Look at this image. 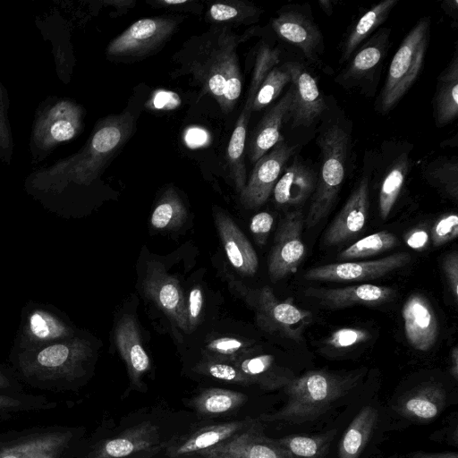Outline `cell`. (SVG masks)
<instances>
[{
    "label": "cell",
    "mask_w": 458,
    "mask_h": 458,
    "mask_svg": "<svg viewBox=\"0 0 458 458\" xmlns=\"http://www.w3.org/2000/svg\"><path fill=\"white\" fill-rule=\"evenodd\" d=\"M239 44V37L230 27L213 25L190 38L174 56L181 72L190 74L203 94L216 101L224 114L233 109L242 94Z\"/></svg>",
    "instance_id": "1"
},
{
    "label": "cell",
    "mask_w": 458,
    "mask_h": 458,
    "mask_svg": "<svg viewBox=\"0 0 458 458\" xmlns=\"http://www.w3.org/2000/svg\"><path fill=\"white\" fill-rule=\"evenodd\" d=\"M357 376L311 370L293 378L284 386L287 402L276 412L262 414L259 420L301 423L325 413L353 387Z\"/></svg>",
    "instance_id": "2"
},
{
    "label": "cell",
    "mask_w": 458,
    "mask_h": 458,
    "mask_svg": "<svg viewBox=\"0 0 458 458\" xmlns=\"http://www.w3.org/2000/svg\"><path fill=\"white\" fill-rule=\"evenodd\" d=\"M93 354L92 342L78 332L71 338L11 357L29 380L56 383L83 377Z\"/></svg>",
    "instance_id": "3"
},
{
    "label": "cell",
    "mask_w": 458,
    "mask_h": 458,
    "mask_svg": "<svg viewBox=\"0 0 458 458\" xmlns=\"http://www.w3.org/2000/svg\"><path fill=\"white\" fill-rule=\"evenodd\" d=\"M320 174L305 225L310 228L324 219L332 208L344 180L348 135L338 124L328 127L319 139Z\"/></svg>",
    "instance_id": "4"
},
{
    "label": "cell",
    "mask_w": 458,
    "mask_h": 458,
    "mask_svg": "<svg viewBox=\"0 0 458 458\" xmlns=\"http://www.w3.org/2000/svg\"><path fill=\"white\" fill-rule=\"evenodd\" d=\"M430 19L421 18L406 35L394 55L380 96V108L392 109L417 80L428 47Z\"/></svg>",
    "instance_id": "5"
},
{
    "label": "cell",
    "mask_w": 458,
    "mask_h": 458,
    "mask_svg": "<svg viewBox=\"0 0 458 458\" xmlns=\"http://www.w3.org/2000/svg\"><path fill=\"white\" fill-rule=\"evenodd\" d=\"M77 333L69 318L59 309L30 301L21 310L11 355L71 338Z\"/></svg>",
    "instance_id": "6"
},
{
    "label": "cell",
    "mask_w": 458,
    "mask_h": 458,
    "mask_svg": "<svg viewBox=\"0 0 458 458\" xmlns=\"http://www.w3.org/2000/svg\"><path fill=\"white\" fill-rule=\"evenodd\" d=\"M178 27V20L150 17L136 21L108 45L107 55L114 59L148 56L162 48Z\"/></svg>",
    "instance_id": "7"
},
{
    "label": "cell",
    "mask_w": 458,
    "mask_h": 458,
    "mask_svg": "<svg viewBox=\"0 0 458 458\" xmlns=\"http://www.w3.org/2000/svg\"><path fill=\"white\" fill-rule=\"evenodd\" d=\"M256 307L257 324L262 330L294 342L302 341L312 320L310 310L298 308L292 299L279 301L269 286L260 289Z\"/></svg>",
    "instance_id": "8"
},
{
    "label": "cell",
    "mask_w": 458,
    "mask_h": 458,
    "mask_svg": "<svg viewBox=\"0 0 458 458\" xmlns=\"http://www.w3.org/2000/svg\"><path fill=\"white\" fill-rule=\"evenodd\" d=\"M135 127V120L129 111L106 118L93 134L83 164L81 181L90 182L111 157L125 144Z\"/></svg>",
    "instance_id": "9"
},
{
    "label": "cell",
    "mask_w": 458,
    "mask_h": 458,
    "mask_svg": "<svg viewBox=\"0 0 458 458\" xmlns=\"http://www.w3.org/2000/svg\"><path fill=\"white\" fill-rule=\"evenodd\" d=\"M411 259V256L403 251L374 260L336 262L312 267L304 273L303 277L309 281L322 282L375 279L404 267Z\"/></svg>",
    "instance_id": "10"
},
{
    "label": "cell",
    "mask_w": 458,
    "mask_h": 458,
    "mask_svg": "<svg viewBox=\"0 0 458 458\" xmlns=\"http://www.w3.org/2000/svg\"><path fill=\"white\" fill-rule=\"evenodd\" d=\"M305 219L301 210L286 214L277 228L268 258V274L273 281L294 272L305 255L302 228Z\"/></svg>",
    "instance_id": "11"
},
{
    "label": "cell",
    "mask_w": 458,
    "mask_h": 458,
    "mask_svg": "<svg viewBox=\"0 0 458 458\" xmlns=\"http://www.w3.org/2000/svg\"><path fill=\"white\" fill-rule=\"evenodd\" d=\"M294 148L283 140L256 161L245 187L240 192L241 202L245 208H256L267 200Z\"/></svg>",
    "instance_id": "12"
},
{
    "label": "cell",
    "mask_w": 458,
    "mask_h": 458,
    "mask_svg": "<svg viewBox=\"0 0 458 458\" xmlns=\"http://www.w3.org/2000/svg\"><path fill=\"white\" fill-rule=\"evenodd\" d=\"M145 294L182 330L189 332L186 299L179 281L158 262H149L142 281Z\"/></svg>",
    "instance_id": "13"
},
{
    "label": "cell",
    "mask_w": 458,
    "mask_h": 458,
    "mask_svg": "<svg viewBox=\"0 0 458 458\" xmlns=\"http://www.w3.org/2000/svg\"><path fill=\"white\" fill-rule=\"evenodd\" d=\"M196 454L203 458H289L274 439L264 435L258 420H252L248 428L227 440Z\"/></svg>",
    "instance_id": "14"
},
{
    "label": "cell",
    "mask_w": 458,
    "mask_h": 458,
    "mask_svg": "<svg viewBox=\"0 0 458 458\" xmlns=\"http://www.w3.org/2000/svg\"><path fill=\"white\" fill-rule=\"evenodd\" d=\"M165 445L161 443L158 428L144 421L98 445L93 458H149Z\"/></svg>",
    "instance_id": "15"
},
{
    "label": "cell",
    "mask_w": 458,
    "mask_h": 458,
    "mask_svg": "<svg viewBox=\"0 0 458 458\" xmlns=\"http://www.w3.org/2000/svg\"><path fill=\"white\" fill-rule=\"evenodd\" d=\"M293 91L290 115L293 126H309L325 111L327 106L315 78L297 62H287Z\"/></svg>",
    "instance_id": "16"
},
{
    "label": "cell",
    "mask_w": 458,
    "mask_h": 458,
    "mask_svg": "<svg viewBox=\"0 0 458 458\" xmlns=\"http://www.w3.org/2000/svg\"><path fill=\"white\" fill-rule=\"evenodd\" d=\"M369 206V182L365 177L325 232L324 243L327 246L339 244L360 233L367 222Z\"/></svg>",
    "instance_id": "17"
},
{
    "label": "cell",
    "mask_w": 458,
    "mask_h": 458,
    "mask_svg": "<svg viewBox=\"0 0 458 458\" xmlns=\"http://www.w3.org/2000/svg\"><path fill=\"white\" fill-rule=\"evenodd\" d=\"M402 316L408 343L418 351L431 349L438 336V321L428 299L411 294L403 306Z\"/></svg>",
    "instance_id": "18"
},
{
    "label": "cell",
    "mask_w": 458,
    "mask_h": 458,
    "mask_svg": "<svg viewBox=\"0 0 458 458\" xmlns=\"http://www.w3.org/2000/svg\"><path fill=\"white\" fill-rule=\"evenodd\" d=\"M304 294L330 308H344L382 304L394 297L395 290L388 286L363 284L341 288L310 287L304 290Z\"/></svg>",
    "instance_id": "19"
},
{
    "label": "cell",
    "mask_w": 458,
    "mask_h": 458,
    "mask_svg": "<svg viewBox=\"0 0 458 458\" xmlns=\"http://www.w3.org/2000/svg\"><path fill=\"white\" fill-rule=\"evenodd\" d=\"M251 421L252 419L247 418L242 420L228 421L199 428L191 434L171 440L166 445L165 454L169 458L194 455L244 430Z\"/></svg>",
    "instance_id": "20"
},
{
    "label": "cell",
    "mask_w": 458,
    "mask_h": 458,
    "mask_svg": "<svg viewBox=\"0 0 458 458\" xmlns=\"http://www.w3.org/2000/svg\"><path fill=\"white\" fill-rule=\"evenodd\" d=\"M215 223L232 267L243 276H253L259 267L255 250L235 222L223 210L215 211Z\"/></svg>",
    "instance_id": "21"
},
{
    "label": "cell",
    "mask_w": 458,
    "mask_h": 458,
    "mask_svg": "<svg viewBox=\"0 0 458 458\" xmlns=\"http://www.w3.org/2000/svg\"><path fill=\"white\" fill-rule=\"evenodd\" d=\"M114 342L125 361L131 386L140 388L141 378L149 369L150 360L140 335L138 325L131 315H124L114 330Z\"/></svg>",
    "instance_id": "22"
},
{
    "label": "cell",
    "mask_w": 458,
    "mask_h": 458,
    "mask_svg": "<svg viewBox=\"0 0 458 458\" xmlns=\"http://www.w3.org/2000/svg\"><path fill=\"white\" fill-rule=\"evenodd\" d=\"M293 98V88L265 114L250 141L249 155L251 162L258 161L276 143L283 140L281 128L290 114Z\"/></svg>",
    "instance_id": "23"
},
{
    "label": "cell",
    "mask_w": 458,
    "mask_h": 458,
    "mask_svg": "<svg viewBox=\"0 0 458 458\" xmlns=\"http://www.w3.org/2000/svg\"><path fill=\"white\" fill-rule=\"evenodd\" d=\"M271 24L281 38L299 47L308 59L315 61L322 37L311 21L301 13L288 12L274 18Z\"/></svg>",
    "instance_id": "24"
},
{
    "label": "cell",
    "mask_w": 458,
    "mask_h": 458,
    "mask_svg": "<svg viewBox=\"0 0 458 458\" xmlns=\"http://www.w3.org/2000/svg\"><path fill=\"white\" fill-rule=\"evenodd\" d=\"M317 180V174L309 165L295 159L273 189L275 201L280 206L302 204L314 191Z\"/></svg>",
    "instance_id": "25"
},
{
    "label": "cell",
    "mask_w": 458,
    "mask_h": 458,
    "mask_svg": "<svg viewBox=\"0 0 458 458\" xmlns=\"http://www.w3.org/2000/svg\"><path fill=\"white\" fill-rule=\"evenodd\" d=\"M445 401V392L440 386L428 384L403 395L398 403L397 411L410 420L427 422L440 413Z\"/></svg>",
    "instance_id": "26"
},
{
    "label": "cell",
    "mask_w": 458,
    "mask_h": 458,
    "mask_svg": "<svg viewBox=\"0 0 458 458\" xmlns=\"http://www.w3.org/2000/svg\"><path fill=\"white\" fill-rule=\"evenodd\" d=\"M252 384L273 390L285 386L293 379L288 370L279 367L271 354L249 355L233 363Z\"/></svg>",
    "instance_id": "27"
},
{
    "label": "cell",
    "mask_w": 458,
    "mask_h": 458,
    "mask_svg": "<svg viewBox=\"0 0 458 458\" xmlns=\"http://www.w3.org/2000/svg\"><path fill=\"white\" fill-rule=\"evenodd\" d=\"M436 123L441 127L454 121L458 114V57L455 55L438 77L434 99Z\"/></svg>",
    "instance_id": "28"
},
{
    "label": "cell",
    "mask_w": 458,
    "mask_h": 458,
    "mask_svg": "<svg viewBox=\"0 0 458 458\" xmlns=\"http://www.w3.org/2000/svg\"><path fill=\"white\" fill-rule=\"evenodd\" d=\"M388 37V31L384 29L363 45L346 67L342 80L357 81L372 73L387 51Z\"/></svg>",
    "instance_id": "29"
},
{
    "label": "cell",
    "mask_w": 458,
    "mask_h": 458,
    "mask_svg": "<svg viewBox=\"0 0 458 458\" xmlns=\"http://www.w3.org/2000/svg\"><path fill=\"white\" fill-rule=\"evenodd\" d=\"M70 436L48 433L37 436L0 452V458H58Z\"/></svg>",
    "instance_id": "30"
},
{
    "label": "cell",
    "mask_w": 458,
    "mask_h": 458,
    "mask_svg": "<svg viewBox=\"0 0 458 458\" xmlns=\"http://www.w3.org/2000/svg\"><path fill=\"white\" fill-rule=\"evenodd\" d=\"M377 419V411L372 406L360 411L344 434L339 458H359L372 434Z\"/></svg>",
    "instance_id": "31"
},
{
    "label": "cell",
    "mask_w": 458,
    "mask_h": 458,
    "mask_svg": "<svg viewBox=\"0 0 458 458\" xmlns=\"http://www.w3.org/2000/svg\"><path fill=\"white\" fill-rule=\"evenodd\" d=\"M247 401V396L237 391L223 388H207L191 401V407L203 417H217L232 412Z\"/></svg>",
    "instance_id": "32"
},
{
    "label": "cell",
    "mask_w": 458,
    "mask_h": 458,
    "mask_svg": "<svg viewBox=\"0 0 458 458\" xmlns=\"http://www.w3.org/2000/svg\"><path fill=\"white\" fill-rule=\"evenodd\" d=\"M251 112V108L243 106L242 113L237 118L227 147V161L230 174L239 193L243 190L247 182L244 150L247 127Z\"/></svg>",
    "instance_id": "33"
},
{
    "label": "cell",
    "mask_w": 458,
    "mask_h": 458,
    "mask_svg": "<svg viewBox=\"0 0 458 458\" xmlns=\"http://www.w3.org/2000/svg\"><path fill=\"white\" fill-rule=\"evenodd\" d=\"M397 0H385L373 5L356 22L348 34L342 49L341 61H346L357 47L388 17Z\"/></svg>",
    "instance_id": "34"
},
{
    "label": "cell",
    "mask_w": 458,
    "mask_h": 458,
    "mask_svg": "<svg viewBox=\"0 0 458 458\" xmlns=\"http://www.w3.org/2000/svg\"><path fill=\"white\" fill-rule=\"evenodd\" d=\"M257 6L235 0L219 1L213 3L208 12L207 18L214 25L237 26L256 21L260 15Z\"/></svg>",
    "instance_id": "35"
},
{
    "label": "cell",
    "mask_w": 458,
    "mask_h": 458,
    "mask_svg": "<svg viewBox=\"0 0 458 458\" xmlns=\"http://www.w3.org/2000/svg\"><path fill=\"white\" fill-rule=\"evenodd\" d=\"M409 168V157L403 153L394 161L384 177L378 195V211L382 219L388 217L394 206Z\"/></svg>",
    "instance_id": "36"
},
{
    "label": "cell",
    "mask_w": 458,
    "mask_h": 458,
    "mask_svg": "<svg viewBox=\"0 0 458 458\" xmlns=\"http://www.w3.org/2000/svg\"><path fill=\"white\" fill-rule=\"evenodd\" d=\"M187 218L184 204L173 188H168L155 207L150 224L157 230H173L182 226Z\"/></svg>",
    "instance_id": "37"
},
{
    "label": "cell",
    "mask_w": 458,
    "mask_h": 458,
    "mask_svg": "<svg viewBox=\"0 0 458 458\" xmlns=\"http://www.w3.org/2000/svg\"><path fill=\"white\" fill-rule=\"evenodd\" d=\"M398 244L399 241L394 233L388 231H380L369 234L344 249L338 254L337 259L352 260L371 257L391 250Z\"/></svg>",
    "instance_id": "38"
},
{
    "label": "cell",
    "mask_w": 458,
    "mask_h": 458,
    "mask_svg": "<svg viewBox=\"0 0 458 458\" xmlns=\"http://www.w3.org/2000/svg\"><path fill=\"white\" fill-rule=\"evenodd\" d=\"M255 348L249 342L230 336L210 340L203 349V358L234 363L250 355Z\"/></svg>",
    "instance_id": "39"
},
{
    "label": "cell",
    "mask_w": 458,
    "mask_h": 458,
    "mask_svg": "<svg viewBox=\"0 0 458 458\" xmlns=\"http://www.w3.org/2000/svg\"><path fill=\"white\" fill-rule=\"evenodd\" d=\"M274 440L289 458H322L327 445L324 437L288 436Z\"/></svg>",
    "instance_id": "40"
},
{
    "label": "cell",
    "mask_w": 458,
    "mask_h": 458,
    "mask_svg": "<svg viewBox=\"0 0 458 458\" xmlns=\"http://www.w3.org/2000/svg\"><path fill=\"white\" fill-rule=\"evenodd\" d=\"M280 50L262 44L258 49L245 106H250L256 93L267 73L279 63Z\"/></svg>",
    "instance_id": "41"
},
{
    "label": "cell",
    "mask_w": 458,
    "mask_h": 458,
    "mask_svg": "<svg viewBox=\"0 0 458 458\" xmlns=\"http://www.w3.org/2000/svg\"><path fill=\"white\" fill-rule=\"evenodd\" d=\"M290 81L291 77L284 64L275 66L259 86L253 100L252 111H259L267 106Z\"/></svg>",
    "instance_id": "42"
},
{
    "label": "cell",
    "mask_w": 458,
    "mask_h": 458,
    "mask_svg": "<svg viewBox=\"0 0 458 458\" xmlns=\"http://www.w3.org/2000/svg\"><path fill=\"white\" fill-rule=\"evenodd\" d=\"M428 179L449 195L457 199L458 197V163L455 158H438L432 162L428 169Z\"/></svg>",
    "instance_id": "43"
},
{
    "label": "cell",
    "mask_w": 458,
    "mask_h": 458,
    "mask_svg": "<svg viewBox=\"0 0 458 458\" xmlns=\"http://www.w3.org/2000/svg\"><path fill=\"white\" fill-rule=\"evenodd\" d=\"M193 370L198 374L228 383L246 386L253 385L250 379L231 362L203 358L195 365Z\"/></svg>",
    "instance_id": "44"
},
{
    "label": "cell",
    "mask_w": 458,
    "mask_h": 458,
    "mask_svg": "<svg viewBox=\"0 0 458 458\" xmlns=\"http://www.w3.org/2000/svg\"><path fill=\"white\" fill-rule=\"evenodd\" d=\"M369 338L367 330L355 327H343L334 331L326 340V344L340 350L358 345Z\"/></svg>",
    "instance_id": "45"
},
{
    "label": "cell",
    "mask_w": 458,
    "mask_h": 458,
    "mask_svg": "<svg viewBox=\"0 0 458 458\" xmlns=\"http://www.w3.org/2000/svg\"><path fill=\"white\" fill-rule=\"evenodd\" d=\"M458 235V216L456 214H447L437 220L431 230V242L435 247H439L454 240Z\"/></svg>",
    "instance_id": "46"
},
{
    "label": "cell",
    "mask_w": 458,
    "mask_h": 458,
    "mask_svg": "<svg viewBox=\"0 0 458 458\" xmlns=\"http://www.w3.org/2000/svg\"><path fill=\"white\" fill-rule=\"evenodd\" d=\"M204 296L199 285L191 288L186 301L189 332L192 331L199 323L203 309Z\"/></svg>",
    "instance_id": "47"
},
{
    "label": "cell",
    "mask_w": 458,
    "mask_h": 458,
    "mask_svg": "<svg viewBox=\"0 0 458 458\" xmlns=\"http://www.w3.org/2000/svg\"><path fill=\"white\" fill-rule=\"evenodd\" d=\"M274 217L267 212H259L252 216L250 224V232L259 246H263L272 229Z\"/></svg>",
    "instance_id": "48"
},
{
    "label": "cell",
    "mask_w": 458,
    "mask_h": 458,
    "mask_svg": "<svg viewBox=\"0 0 458 458\" xmlns=\"http://www.w3.org/2000/svg\"><path fill=\"white\" fill-rule=\"evenodd\" d=\"M443 270L448 286L454 299L458 301V254L456 251L448 253L443 260Z\"/></svg>",
    "instance_id": "49"
},
{
    "label": "cell",
    "mask_w": 458,
    "mask_h": 458,
    "mask_svg": "<svg viewBox=\"0 0 458 458\" xmlns=\"http://www.w3.org/2000/svg\"><path fill=\"white\" fill-rule=\"evenodd\" d=\"M77 115L72 114L67 119L55 122L50 129L51 137L56 141H65L72 139L77 131Z\"/></svg>",
    "instance_id": "50"
},
{
    "label": "cell",
    "mask_w": 458,
    "mask_h": 458,
    "mask_svg": "<svg viewBox=\"0 0 458 458\" xmlns=\"http://www.w3.org/2000/svg\"><path fill=\"white\" fill-rule=\"evenodd\" d=\"M404 240L406 244L411 249L422 250L428 246L429 242V236L423 229H414L407 233Z\"/></svg>",
    "instance_id": "51"
},
{
    "label": "cell",
    "mask_w": 458,
    "mask_h": 458,
    "mask_svg": "<svg viewBox=\"0 0 458 458\" xmlns=\"http://www.w3.org/2000/svg\"><path fill=\"white\" fill-rule=\"evenodd\" d=\"M411 458H458L457 453H445V454H425L417 453Z\"/></svg>",
    "instance_id": "52"
},
{
    "label": "cell",
    "mask_w": 458,
    "mask_h": 458,
    "mask_svg": "<svg viewBox=\"0 0 458 458\" xmlns=\"http://www.w3.org/2000/svg\"><path fill=\"white\" fill-rule=\"evenodd\" d=\"M451 374L458 378V348L454 346L451 351Z\"/></svg>",
    "instance_id": "53"
},
{
    "label": "cell",
    "mask_w": 458,
    "mask_h": 458,
    "mask_svg": "<svg viewBox=\"0 0 458 458\" xmlns=\"http://www.w3.org/2000/svg\"><path fill=\"white\" fill-rule=\"evenodd\" d=\"M443 8L445 11L453 15L454 19L457 18V11H458V2L457 0L445 1L443 2Z\"/></svg>",
    "instance_id": "54"
},
{
    "label": "cell",
    "mask_w": 458,
    "mask_h": 458,
    "mask_svg": "<svg viewBox=\"0 0 458 458\" xmlns=\"http://www.w3.org/2000/svg\"><path fill=\"white\" fill-rule=\"evenodd\" d=\"M156 3L160 6L173 7L186 4L189 3L188 0H158Z\"/></svg>",
    "instance_id": "55"
},
{
    "label": "cell",
    "mask_w": 458,
    "mask_h": 458,
    "mask_svg": "<svg viewBox=\"0 0 458 458\" xmlns=\"http://www.w3.org/2000/svg\"><path fill=\"white\" fill-rule=\"evenodd\" d=\"M19 404L20 403L15 399L0 395V408L15 407Z\"/></svg>",
    "instance_id": "56"
},
{
    "label": "cell",
    "mask_w": 458,
    "mask_h": 458,
    "mask_svg": "<svg viewBox=\"0 0 458 458\" xmlns=\"http://www.w3.org/2000/svg\"><path fill=\"white\" fill-rule=\"evenodd\" d=\"M11 384V379L6 373L0 369V387H7Z\"/></svg>",
    "instance_id": "57"
},
{
    "label": "cell",
    "mask_w": 458,
    "mask_h": 458,
    "mask_svg": "<svg viewBox=\"0 0 458 458\" xmlns=\"http://www.w3.org/2000/svg\"><path fill=\"white\" fill-rule=\"evenodd\" d=\"M320 7L328 14L332 13V2L331 1H319L318 2Z\"/></svg>",
    "instance_id": "58"
},
{
    "label": "cell",
    "mask_w": 458,
    "mask_h": 458,
    "mask_svg": "<svg viewBox=\"0 0 458 458\" xmlns=\"http://www.w3.org/2000/svg\"><path fill=\"white\" fill-rule=\"evenodd\" d=\"M182 458H189V457H182Z\"/></svg>",
    "instance_id": "59"
}]
</instances>
